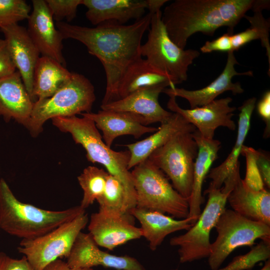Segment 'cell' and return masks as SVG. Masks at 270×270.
I'll use <instances>...</instances> for the list:
<instances>
[{
  "instance_id": "cell-1",
  "label": "cell",
  "mask_w": 270,
  "mask_h": 270,
  "mask_svg": "<svg viewBox=\"0 0 270 270\" xmlns=\"http://www.w3.org/2000/svg\"><path fill=\"white\" fill-rule=\"evenodd\" d=\"M152 14L148 12L129 25L106 22L94 28L56 22L63 38H72L82 43L88 52L101 62L106 76V92L102 104L118 100L120 82L128 67L142 58L141 41L149 28Z\"/></svg>"
},
{
  "instance_id": "cell-2",
  "label": "cell",
  "mask_w": 270,
  "mask_h": 270,
  "mask_svg": "<svg viewBox=\"0 0 270 270\" xmlns=\"http://www.w3.org/2000/svg\"><path fill=\"white\" fill-rule=\"evenodd\" d=\"M254 0H176L164 8L162 20L170 40L184 49L189 38L198 32L212 36L218 28L226 26L232 34Z\"/></svg>"
},
{
  "instance_id": "cell-3",
  "label": "cell",
  "mask_w": 270,
  "mask_h": 270,
  "mask_svg": "<svg viewBox=\"0 0 270 270\" xmlns=\"http://www.w3.org/2000/svg\"><path fill=\"white\" fill-rule=\"evenodd\" d=\"M84 212L80 206L54 211L21 202L6 180L0 179V228L12 236L34 238Z\"/></svg>"
},
{
  "instance_id": "cell-4",
  "label": "cell",
  "mask_w": 270,
  "mask_h": 270,
  "mask_svg": "<svg viewBox=\"0 0 270 270\" xmlns=\"http://www.w3.org/2000/svg\"><path fill=\"white\" fill-rule=\"evenodd\" d=\"M52 124L60 131L70 133L76 144L86 151L87 160L103 165L108 173L123 184L130 210L136 207V196L131 172L128 170L129 151H114L106 146L94 122L84 116L58 117Z\"/></svg>"
},
{
  "instance_id": "cell-5",
  "label": "cell",
  "mask_w": 270,
  "mask_h": 270,
  "mask_svg": "<svg viewBox=\"0 0 270 270\" xmlns=\"http://www.w3.org/2000/svg\"><path fill=\"white\" fill-rule=\"evenodd\" d=\"M95 100L94 88L89 80L72 72L70 80L54 94L34 103L30 116L24 126L36 137L49 119L90 112Z\"/></svg>"
},
{
  "instance_id": "cell-6",
  "label": "cell",
  "mask_w": 270,
  "mask_h": 270,
  "mask_svg": "<svg viewBox=\"0 0 270 270\" xmlns=\"http://www.w3.org/2000/svg\"><path fill=\"white\" fill-rule=\"evenodd\" d=\"M136 192V207L186 218L189 213L188 200L182 196L166 174L148 158L130 172Z\"/></svg>"
},
{
  "instance_id": "cell-7",
  "label": "cell",
  "mask_w": 270,
  "mask_h": 270,
  "mask_svg": "<svg viewBox=\"0 0 270 270\" xmlns=\"http://www.w3.org/2000/svg\"><path fill=\"white\" fill-rule=\"evenodd\" d=\"M160 10L152 14L148 40L141 45L140 53L176 85L186 80L188 66L200 53L196 50L182 49L176 44L168 34Z\"/></svg>"
},
{
  "instance_id": "cell-8",
  "label": "cell",
  "mask_w": 270,
  "mask_h": 270,
  "mask_svg": "<svg viewBox=\"0 0 270 270\" xmlns=\"http://www.w3.org/2000/svg\"><path fill=\"white\" fill-rule=\"evenodd\" d=\"M218 236L211 244L208 264L212 270L220 268L236 249L252 246L257 239L270 240V226L248 219L226 208L214 226Z\"/></svg>"
},
{
  "instance_id": "cell-9",
  "label": "cell",
  "mask_w": 270,
  "mask_h": 270,
  "mask_svg": "<svg viewBox=\"0 0 270 270\" xmlns=\"http://www.w3.org/2000/svg\"><path fill=\"white\" fill-rule=\"evenodd\" d=\"M198 147L192 132H180L153 152L148 158L170 180L184 198L190 196Z\"/></svg>"
},
{
  "instance_id": "cell-10",
  "label": "cell",
  "mask_w": 270,
  "mask_h": 270,
  "mask_svg": "<svg viewBox=\"0 0 270 270\" xmlns=\"http://www.w3.org/2000/svg\"><path fill=\"white\" fill-rule=\"evenodd\" d=\"M89 221L86 212L40 236L22 240L18 252L34 270H42L52 262L67 258L79 234Z\"/></svg>"
},
{
  "instance_id": "cell-11",
  "label": "cell",
  "mask_w": 270,
  "mask_h": 270,
  "mask_svg": "<svg viewBox=\"0 0 270 270\" xmlns=\"http://www.w3.org/2000/svg\"><path fill=\"white\" fill-rule=\"evenodd\" d=\"M204 193L208 200L196 222L184 234L172 238L170 244L178 247L181 263L208 258L210 252V232L214 228L226 204L229 194L220 189L208 188Z\"/></svg>"
},
{
  "instance_id": "cell-12",
  "label": "cell",
  "mask_w": 270,
  "mask_h": 270,
  "mask_svg": "<svg viewBox=\"0 0 270 270\" xmlns=\"http://www.w3.org/2000/svg\"><path fill=\"white\" fill-rule=\"evenodd\" d=\"M168 109L180 114L188 122L193 125L200 135L207 139H213L216 130L220 126L234 130L236 124L232 120L236 108L231 106L230 97L215 100L204 106L194 108L184 109L176 102V97L168 95Z\"/></svg>"
},
{
  "instance_id": "cell-13",
  "label": "cell",
  "mask_w": 270,
  "mask_h": 270,
  "mask_svg": "<svg viewBox=\"0 0 270 270\" xmlns=\"http://www.w3.org/2000/svg\"><path fill=\"white\" fill-rule=\"evenodd\" d=\"M168 85L162 84L139 89L126 96L101 104L102 110L128 112L142 125L166 121L172 112L162 108L158 96Z\"/></svg>"
},
{
  "instance_id": "cell-14",
  "label": "cell",
  "mask_w": 270,
  "mask_h": 270,
  "mask_svg": "<svg viewBox=\"0 0 270 270\" xmlns=\"http://www.w3.org/2000/svg\"><path fill=\"white\" fill-rule=\"evenodd\" d=\"M72 268H92L101 266L117 270H146L135 258L118 256L101 250L89 233L80 232L66 258Z\"/></svg>"
},
{
  "instance_id": "cell-15",
  "label": "cell",
  "mask_w": 270,
  "mask_h": 270,
  "mask_svg": "<svg viewBox=\"0 0 270 270\" xmlns=\"http://www.w3.org/2000/svg\"><path fill=\"white\" fill-rule=\"evenodd\" d=\"M132 217L130 214H111L98 210L90 216L88 233L98 246L113 250L142 236L140 228L132 222Z\"/></svg>"
},
{
  "instance_id": "cell-16",
  "label": "cell",
  "mask_w": 270,
  "mask_h": 270,
  "mask_svg": "<svg viewBox=\"0 0 270 270\" xmlns=\"http://www.w3.org/2000/svg\"><path fill=\"white\" fill-rule=\"evenodd\" d=\"M33 10L28 19V32L42 56L50 57L66 66L62 54L63 38L54 24L46 0H32Z\"/></svg>"
},
{
  "instance_id": "cell-17",
  "label": "cell",
  "mask_w": 270,
  "mask_h": 270,
  "mask_svg": "<svg viewBox=\"0 0 270 270\" xmlns=\"http://www.w3.org/2000/svg\"><path fill=\"white\" fill-rule=\"evenodd\" d=\"M234 52H228L226 63L222 72L208 86L200 90H187L176 88L174 85H172L170 88H164L162 92L186 100L190 104V108L207 104L226 91H230L234 94L242 93L244 90L242 88L239 82H232V78L235 76L240 75L252 76L253 72L251 70L244 72H238L236 70L234 65L239 64V63Z\"/></svg>"
},
{
  "instance_id": "cell-18",
  "label": "cell",
  "mask_w": 270,
  "mask_h": 270,
  "mask_svg": "<svg viewBox=\"0 0 270 270\" xmlns=\"http://www.w3.org/2000/svg\"><path fill=\"white\" fill-rule=\"evenodd\" d=\"M0 30L4 35L13 63L33 101L34 72L40 52L24 27L14 24L0 27Z\"/></svg>"
},
{
  "instance_id": "cell-19",
  "label": "cell",
  "mask_w": 270,
  "mask_h": 270,
  "mask_svg": "<svg viewBox=\"0 0 270 270\" xmlns=\"http://www.w3.org/2000/svg\"><path fill=\"white\" fill-rule=\"evenodd\" d=\"M88 9L86 16L93 24L106 22L124 24L130 20L144 16L148 9L147 0H82Z\"/></svg>"
},
{
  "instance_id": "cell-20",
  "label": "cell",
  "mask_w": 270,
  "mask_h": 270,
  "mask_svg": "<svg viewBox=\"0 0 270 270\" xmlns=\"http://www.w3.org/2000/svg\"><path fill=\"white\" fill-rule=\"evenodd\" d=\"M34 103L18 70L0 78V116L6 122L14 119L24 125L30 116Z\"/></svg>"
},
{
  "instance_id": "cell-21",
  "label": "cell",
  "mask_w": 270,
  "mask_h": 270,
  "mask_svg": "<svg viewBox=\"0 0 270 270\" xmlns=\"http://www.w3.org/2000/svg\"><path fill=\"white\" fill-rule=\"evenodd\" d=\"M80 114L94 122L102 133L104 142L110 148L118 136L130 135L138 138L145 134L154 132L158 130L141 124L132 114L126 112L102 110L97 113L82 112Z\"/></svg>"
},
{
  "instance_id": "cell-22",
  "label": "cell",
  "mask_w": 270,
  "mask_h": 270,
  "mask_svg": "<svg viewBox=\"0 0 270 270\" xmlns=\"http://www.w3.org/2000/svg\"><path fill=\"white\" fill-rule=\"evenodd\" d=\"M192 136L198 145V152L194 165L192 192L188 198V217L193 218L196 222L202 212L201 206L204 202L202 184L213 162L218 158L221 142L214 138H204L196 130L192 132Z\"/></svg>"
},
{
  "instance_id": "cell-23",
  "label": "cell",
  "mask_w": 270,
  "mask_h": 270,
  "mask_svg": "<svg viewBox=\"0 0 270 270\" xmlns=\"http://www.w3.org/2000/svg\"><path fill=\"white\" fill-rule=\"evenodd\" d=\"M130 214L140 222L142 236L148 242L152 250H155L168 234L181 230H187L196 222L191 217L175 220L160 212L136 207L132 209Z\"/></svg>"
},
{
  "instance_id": "cell-24",
  "label": "cell",
  "mask_w": 270,
  "mask_h": 270,
  "mask_svg": "<svg viewBox=\"0 0 270 270\" xmlns=\"http://www.w3.org/2000/svg\"><path fill=\"white\" fill-rule=\"evenodd\" d=\"M227 202L232 210L250 220L270 226V192L248 187L239 176L229 193Z\"/></svg>"
},
{
  "instance_id": "cell-25",
  "label": "cell",
  "mask_w": 270,
  "mask_h": 270,
  "mask_svg": "<svg viewBox=\"0 0 270 270\" xmlns=\"http://www.w3.org/2000/svg\"><path fill=\"white\" fill-rule=\"evenodd\" d=\"M196 130L180 114L172 112L168 119L161 124L154 134L142 140L126 145L130 153L128 170L148 159L153 152L177 134L183 132H194Z\"/></svg>"
},
{
  "instance_id": "cell-26",
  "label": "cell",
  "mask_w": 270,
  "mask_h": 270,
  "mask_svg": "<svg viewBox=\"0 0 270 270\" xmlns=\"http://www.w3.org/2000/svg\"><path fill=\"white\" fill-rule=\"evenodd\" d=\"M256 101V98H250L246 100L238 108L240 114L235 144L225 160L210 170L206 176L211 180L208 188L220 189L239 162L238 159L250 128L251 117Z\"/></svg>"
},
{
  "instance_id": "cell-27",
  "label": "cell",
  "mask_w": 270,
  "mask_h": 270,
  "mask_svg": "<svg viewBox=\"0 0 270 270\" xmlns=\"http://www.w3.org/2000/svg\"><path fill=\"white\" fill-rule=\"evenodd\" d=\"M72 75L65 66L54 59L40 57L33 76L34 102L52 96L70 80Z\"/></svg>"
},
{
  "instance_id": "cell-28",
  "label": "cell",
  "mask_w": 270,
  "mask_h": 270,
  "mask_svg": "<svg viewBox=\"0 0 270 270\" xmlns=\"http://www.w3.org/2000/svg\"><path fill=\"white\" fill-rule=\"evenodd\" d=\"M165 84L174 85L168 77L142 58L131 64L124 72L118 88V100L142 88ZM175 86V85H174Z\"/></svg>"
},
{
  "instance_id": "cell-29",
  "label": "cell",
  "mask_w": 270,
  "mask_h": 270,
  "mask_svg": "<svg viewBox=\"0 0 270 270\" xmlns=\"http://www.w3.org/2000/svg\"><path fill=\"white\" fill-rule=\"evenodd\" d=\"M250 23V27L245 30L234 34H231L230 40L232 51L238 50L246 44L255 40H260L262 46L266 50L270 70V44L269 32L270 30V18L266 19L262 12H254L252 16H244Z\"/></svg>"
},
{
  "instance_id": "cell-30",
  "label": "cell",
  "mask_w": 270,
  "mask_h": 270,
  "mask_svg": "<svg viewBox=\"0 0 270 270\" xmlns=\"http://www.w3.org/2000/svg\"><path fill=\"white\" fill-rule=\"evenodd\" d=\"M99 210L116 214H130V208L125 188L116 176L108 174L104 192L97 200Z\"/></svg>"
},
{
  "instance_id": "cell-31",
  "label": "cell",
  "mask_w": 270,
  "mask_h": 270,
  "mask_svg": "<svg viewBox=\"0 0 270 270\" xmlns=\"http://www.w3.org/2000/svg\"><path fill=\"white\" fill-rule=\"evenodd\" d=\"M108 174L102 168L88 166L78 176V184L83 190L80 205L82 208L84 210L88 208L102 196Z\"/></svg>"
},
{
  "instance_id": "cell-32",
  "label": "cell",
  "mask_w": 270,
  "mask_h": 270,
  "mask_svg": "<svg viewBox=\"0 0 270 270\" xmlns=\"http://www.w3.org/2000/svg\"><path fill=\"white\" fill-rule=\"evenodd\" d=\"M30 7L24 0H0V28L28 19Z\"/></svg>"
},
{
  "instance_id": "cell-33",
  "label": "cell",
  "mask_w": 270,
  "mask_h": 270,
  "mask_svg": "<svg viewBox=\"0 0 270 270\" xmlns=\"http://www.w3.org/2000/svg\"><path fill=\"white\" fill-rule=\"evenodd\" d=\"M256 151L252 148L244 145L242 148L241 154L244 156L246 160V173L243 180L250 188L260 191L266 188L256 163Z\"/></svg>"
},
{
  "instance_id": "cell-34",
  "label": "cell",
  "mask_w": 270,
  "mask_h": 270,
  "mask_svg": "<svg viewBox=\"0 0 270 270\" xmlns=\"http://www.w3.org/2000/svg\"><path fill=\"white\" fill-rule=\"evenodd\" d=\"M54 20L56 22L66 19L70 22L76 15L77 8L82 0H46Z\"/></svg>"
},
{
  "instance_id": "cell-35",
  "label": "cell",
  "mask_w": 270,
  "mask_h": 270,
  "mask_svg": "<svg viewBox=\"0 0 270 270\" xmlns=\"http://www.w3.org/2000/svg\"><path fill=\"white\" fill-rule=\"evenodd\" d=\"M230 36V34L226 33L213 40L206 42L200 48V51L203 53H210L214 51L228 52L232 51Z\"/></svg>"
},
{
  "instance_id": "cell-36",
  "label": "cell",
  "mask_w": 270,
  "mask_h": 270,
  "mask_svg": "<svg viewBox=\"0 0 270 270\" xmlns=\"http://www.w3.org/2000/svg\"><path fill=\"white\" fill-rule=\"evenodd\" d=\"M0 270H34L24 256L20 259H15L0 252Z\"/></svg>"
},
{
  "instance_id": "cell-37",
  "label": "cell",
  "mask_w": 270,
  "mask_h": 270,
  "mask_svg": "<svg viewBox=\"0 0 270 270\" xmlns=\"http://www.w3.org/2000/svg\"><path fill=\"white\" fill-rule=\"evenodd\" d=\"M16 70L6 41L0 38V78L13 74Z\"/></svg>"
},
{
  "instance_id": "cell-38",
  "label": "cell",
  "mask_w": 270,
  "mask_h": 270,
  "mask_svg": "<svg viewBox=\"0 0 270 270\" xmlns=\"http://www.w3.org/2000/svg\"><path fill=\"white\" fill-rule=\"evenodd\" d=\"M256 160L264 186L269 189L270 188V159L269 154H266L263 151L256 150Z\"/></svg>"
},
{
  "instance_id": "cell-39",
  "label": "cell",
  "mask_w": 270,
  "mask_h": 270,
  "mask_svg": "<svg viewBox=\"0 0 270 270\" xmlns=\"http://www.w3.org/2000/svg\"><path fill=\"white\" fill-rule=\"evenodd\" d=\"M257 110L260 118L265 122L264 137L268 138L270 134V91H266L257 105Z\"/></svg>"
},
{
  "instance_id": "cell-40",
  "label": "cell",
  "mask_w": 270,
  "mask_h": 270,
  "mask_svg": "<svg viewBox=\"0 0 270 270\" xmlns=\"http://www.w3.org/2000/svg\"><path fill=\"white\" fill-rule=\"evenodd\" d=\"M42 270H94L92 268H72L60 258L47 265Z\"/></svg>"
},
{
  "instance_id": "cell-41",
  "label": "cell",
  "mask_w": 270,
  "mask_h": 270,
  "mask_svg": "<svg viewBox=\"0 0 270 270\" xmlns=\"http://www.w3.org/2000/svg\"><path fill=\"white\" fill-rule=\"evenodd\" d=\"M148 10L150 13H154L160 10L161 7L167 2L168 0H147Z\"/></svg>"
},
{
  "instance_id": "cell-42",
  "label": "cell",
  "mask_w": 270,
  "mask_h": 270,
  "mask_svg": "<svg viewBox=\"0 0 270 270\" xmlns=\"http://www.w3.org/2000/svg\"><path fill=\"white\" fill-rule=\"evenodd\" d=\"M270 0H254L251 10L254 12L268 10L270 8Z\"/></svg>"
},
{
  "instance_id": "cell-43",
  "label": "cell",
  "mask_w": 270,
  "mask_h": 270,
  "mask_svg": "<svg viewBox=\"0 0 270 270\" xmlns=\"http://www.w3.org/2000/svg\"><path fill=\"white\" fill-rule=\"evenodd\" d=\"M260 270H270V259L265 261V263L262 268Z\"/></svg>"
},
{
  "instance_id": "cell-44",
  "label": "cell",
  "mask_w": 270,
  "mask_h": 270,
  "mask_svg": "<svg viewBox=\"0 0 270 270\" xmlns=\"http://www.w3.org/2000/svg\"><path fill=\"white\" fill-rule=\"evenodd\" d=\"M178 270L176 268V269H172V270Z\"/></svg>"
}]
</instances>
